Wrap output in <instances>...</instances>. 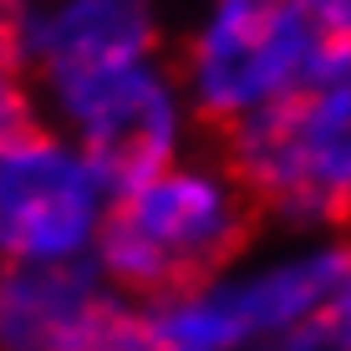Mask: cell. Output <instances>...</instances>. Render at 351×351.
Masks as SVG:
<instances>
[{"label": "cell", "instance_id": "2", "mask_svg": "<svg viewBox=\"0 0 351 351\" xmlns=\"http://www.w3.org/2000/svg\"><path fill=\"white\" fill-rule=\"evenodd\" d=\"M265 219L214 143L112 193L92 265L132 306H158L214 280L260 245Z\"/></svg>", "mask_w": 351, "mask_h": 351}, {"label": "cell", "instance_id": "13", "mask_svg": "<svg viewBox=\"0 0 351 351\" xmlns=\"http://www.w3.org/2000/svg\"><path fill=\"white\" fill-rule=\"evenodd\" d=\"M31 5H46V0H31Z\"/></svg>", "mask_w": 351, "mask_h": 351}, {"label": "cell", "instance_id": "11", "mask_svg": "<svg viewBox=\"0 0 351 351\" xmlns=\"http://www.w3.org/2000/svg\"><path fill=\"white\" fill-rule=\"evenodd\" d=\"M31 0H0V66L5 71H26V51H31ZM31 77V71H26Z\"/></svg>", "mask_w": 351, "mask_h": 351}, {"label": "cell", "instance_id": "9", "mask_svg": "<svg viewBox=\"0 0 351 351\" xmlns=\"http://www.w3.org/2000/svg\"><path fill=\"white\" fill-rule=\"evenodd\" d=\"M46 123L41 97H36V82L26 71H5L0 66V153L16 148L26 132H36Z\"/></svg>", "mask_w": 351, "mask_h": 351}, {"label": "cell", "instance_id": "5", "mask_svg": "<svg viewBox=\"0 0 351 351\" xmlns=\"http://www.w3.org/2000/svg\"><path fill=\"white\" fill-rule=\"evenodd\" d=\"M41 112L87 153L112 193L163 173L168 163L209 143L168 56L51 87L41 92Z\"/></svg>", "mask_w": 351, "mask_h": 351}, {"label": "cell", "instance_id": "4", "mask_svg": "<svg viewBox=\"0 0 351 351\" xmlns=\"http://www.w3.org/2000/svg\"><path fill=\"white\" fill-rule=\"evenodd\" d=\"M214 148L275 234H351V82L290 97Z\"/></svg>", "mask_w": 351, "mask_h": 351}, {"label": "cell", "instance_id": "1", "mask_svg": "<svg viewBox=\"0 0 351 351\" xmlns=\"http://www.w3.org/2000/svg\"><path fill=\"white\" fill-rule=\"evenodd\" d=\"M168 62L204 138L219 143L290 97L351 82V31L311 0H199Z\"/></svg>", "mask_w": 351, "mask_h": 351}, {"label": "cell", "instance_id": "7", "mask_svg": "<svg viewBox=\"0 0 351 351\" xmlns=\"http://www.w3.org/2000/svg\"><path fill=\"white\" fill-rule=\"evenodd\" d=\"M168 0H46L31 16L26 71L36 97L173 51Z\"/></svg>", "mask_w": 351, "mask_h": 351}, {"label": "cell", "instance_id": "8", "mask_svg": "<svg viewBox=\"0 0 351 351\" xmlns=\"http://www.w3.org/2000/svg\"><path fill=\"white\" fill-rule=\"evenodd\" d=\"M117 306L92 260L0 265V351H87Z\"/></svg>", "mask_w": 351, "mask_h": 351}, {"label": "cell", "instance_id": "10", "mask_svg": "<svg viewBox=\"0 0 351 351\" xmlns=\"http://www.w3.org/2000/svg\"><path fill=\"white\" fill-rule=\"evenodd\" d=\"M275 351H351V290L336 306H326L306 331H295L290 341H280Z\"/></svg>", "mask_w": 351, "mask_h": 351}, {"label": "cell", "instance_id": "3", "mask_svg": "<svg viewBox=\"0 0 351 351\" xmlns=\"http://www.w3.org/2000/svg\"><path fill=\"white\" fill-rule=\"evenodd\" d=\"M351 290V234H275L214 280L148 306L158 351H275Z\"/></svg>", "mask_w": 351, "mask_h": 351}, {"label": "cell", "instance_id": "12", "mask_svg": "<svg viewBox=\"0 0 351 351\" xmlns=\"http://www.w3.org/2000/svg\"><path fill=\"white\" fill-rule=\"evenodd\" d=\"M311 5L321 10L331 26H341V31H351V0H311Z\"/></svg>", "mask_w": 351, "mask_h": 351}, {"label": "cell", "instance_id": "6", "mask_svg": "<svg viewBox=\"0 0 351 351\" xmlns=\"http://www.w3.org/2000/svg\"><path fill=\"white\" fill-rule=\"evenodd\" d=\"M107 209V178L51 123L0 153V265L92 260Z\"/></svg>", "mask_w": 351, "mask_h": 351}]
</instances>
